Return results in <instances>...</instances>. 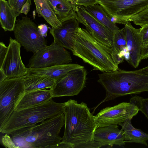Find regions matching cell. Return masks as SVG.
<instances>
[{
	"mask_svg": "<svg viewBox=\"0 0 148 148\" xmlns=\"http://www.w3.org/2000/svg\"><path fill=\"white\" fill-rule=\"evenodd\" d=\"M64 130L62 141L72 145L73 148H99L103 146L94 140L97 128L94 116L87 104L73 99L64 102Z\"/></svg>",
	"mask_w": 148,
	"mask_h": 148,
	"instance_id": "obj_1",
	"label": "cell"
},
{
	"mask_svg": "<svg viewBox=\"0 0 148 148\" xmlns=\"http://www.w3.org/2000/svg\"><path fill=\"white\" fill-rule=\"evenodd\" d=\"M62 114L47 119L39 124L17 130L5 134L8 147L54 148L62 138L60 136L64 125Z\"/></svg>",
	"mask_w": 148,
	"mask_h": 148,
	"instance_id": "obj_2",
	"label": "cell"
},
{
	"mask_svg": "<svg viewBox=\"0 0 148 148\" xmlns=\"http://www.w3.org/2000/svg\"><path fill=\"white\" fill-rule=\"evenodd\" d=\"M98 75V82L105 89L106 95L95 110L102 103L117 97L148 92V74L138 70L126 71L119 69Z\"/></svg>",
	"mask_w": 148,
	"mask_h": 148,
	"instance_id": "obj_3",
	"label": "cell"
},
{
	"mask_svg": "<svg viewBox=\"0 0 148 148\" xmlns=\"http://www.w3.org/2000/svg\"><path fill=\"white\" fill-rule=\"evenodd\" d=\"M73 55L102 72L116 71L119 68L112 55V50L99 42L86 29L79 27L73 50Z\"/></svg>",
	"mask_w": 148,
	"mask_h": 148,
	"instance_id": "obj_4",
	"label": "cell"
},
{
	"mask_svg": "<svg viewBox=\"0 0 148 148\" xmlns=\"http://www.w3.org/2000/svg\"><path fill=\"white\" fill-rule=\"evenodd\" d=\"M64 102L57 103L51 99L37 106L18 111L14 110L0 132L9 135L17 130L64 114Z\"/></svg>",
	"mask_w": 148,
	"mask_h": 148,
	"instance_id": "obj_5",
	"label": "cell"
},
{
	"mask_svg": "<svg viewBox=\"0 0 148 148\" xmlns=\"http://www.w3.org/2000/svg\"><path fill=\"white\" fill-rule=\"evenodd\" d=\"M24 77L6 78L0 82V130L25 93Z\"/></svg>",
	"mask_w": 148,
	"mask_h": 148,
	"instance_id": "obj_6",
	"label": "cell"
},
{
	"mask_svg": "<svg viewBox=\"0 0 148 148\" xmlns=\"http://www.w3.org/2000/svg\"><path fill=\"white\" fill-rule=\"evenodd\" d=\"M13 31L16 40L27 51L34 54L47 46L36 25L27 16L16 20Z\"/></svg>",
	"mask_w": 148,
	"mask_h": 148,
	"instance_id": "obj_7",
	"label": "cell"
},
{
	"mask_svg": "<svg viewBox=\"0 0 148 148\" xmlns=\"http://www.w3.org/2000/svg\"><path fill=\"white\" fill-rule=\"evenodd\" d=\"M97 0L108 15L117 18L125 24L148 8V0Z\"/></svg>",
	"mask_w": 148,
	"mask_h": 148,
	"instance_id": "obj_8",
	"label": "cell"
},
{
	"mask_svg": "<svg viewBox=\"0 0 148 148\" xmlns=\"http://www.w3.org/2000/svg\"><path fill=\"white\" fill-rule=\"evenodd\" d=\"M72 60L70 52L53 41L34 54L28 66L33 68H45L70 63Z\"/></svg>",
	"mask_w": 148,
	"mask_h": 148,
	"instance_id": "obj_9",
	"label": "cell"
},
{
	"mask_svg": "<svg viewBox=\"0 0 148 148\" xmlns=\"http://www.w3.org/2000/svg\"><path fill=\"white\" fill-rule=\"evenodd\" d=\"M87 75L84 67L73 70L62 76L49 89L53 97L78 95L86 86Z\"/></svg>",
	"mask_w": 148,
	"mask_h": 148,
	"instance_id": "obj_10",
	"label": "cell"
},
{
	"mask_svg": "<svg viewBox=\"0 0 148 148\" xmlns=\"http://www.w3.org/2000/svg\"><path fill=\"white\" fill-rule=\"evenodd\" d=\"M139 111L133 103L123 102L101 110L94 116V119L97 127L119 125L128 119H132Z\"/></svg>",
	"mask_w": 148,
	"mask_h": 148,
	"instance_id": "obj_11",
	"label": "cell"
},
{
	"mask_svg": "<svg viewBox=\"0 0 148 148\" xmlns=\"http://www.w3.org/2000/svg\"><path fill=\"white\" fill-rule=\"evenodd\" d=\"M75 11V18L85 26L87 31L99 42L112 49L114 33L98 21L83 6L76 5Z\"/></svg>",
	"mask_w": 148,
	"mask_h": 148,
	"instance_id": "obj_12",
	"label": "cell"
},
{
	"mask_svg": "<svg viewBox=\"0 0 148 148\" xmlns=\"http://www.w3.org/2000/svg\"><path fill=\"white\" fill-rule=\"evenodd\" d=\"M21 46L15 39L10 38L8 52L0 67L7 78L23 77L27 74V68L25 66L21 58Z\"/></svg>",
	"mask_w": 148,
	"mask_h": 148,
	"instance_id": "obj_13",
	"label": "cell"
},
{
	"mask_svg": "<svg viewBox=\"0 0 148 148\" xmlns=\"http://www.w3.org/2000/svg\"><path fill=\"white\" fill-rule=\"evenodd\" d=\"M79 23L75 18L62 23V25L60 27H52L50 30V33L53 38L54 41L59 45L72 51L79 27Z\"/></svg>",
	"mask_w": 148,
	"mask_h": 148,
	"instance_id": "obj_14",
	"label": "cell"
},
{
	"mask_svg": "<svg viewBox=\"0 0 148 148\" xmlns=\"http://www.w3.org/2000/svg\"><path fill=\"white\" fill-rule=\"evenodd\" d=\"M126 44L129 54L128 62L134 67H137L141 60L142 40L140 33V28L136 29L130 22L124 25Z\"/></svg>",
	"mask_w": 148,
	"mask_h": 148,
	"instance_id": "obj_15",
	"label": "cell"
},
{
	"mask_svg": "<svg viewBox=\"0 0 148 148\" xmlns=\"http://www.w3.org/2000/svg\"><path fill=\"white\" fill-rule=\"evenodd\" d=\"M118 125L97 127L94 134V140L103 146L115 145L124 147L126 143L123 132Z\"/></svg>",
	"mask_w": 148,
	"mask_h": 148,
	"instance_id": "obj_16",
	"label": "cell"
},
{
	"mask_svg": "<svg viewBox=\"0 0 148 148\" xmlns=\"http://www.w3.org/2000/svg\"><path fill=\"white\" fill-rule=\"evenodd\" d=\"M84 67L78 64L70 63L42 68H27L26 75L46 76L56 81L71 71Z\"/></svg>",
	"mask_w": 148,
	"mask_h": 148,
	"instance_id": "obj_17",
	"label": "cell"
},
{
	"mask_svg": "<svg viewBox=\"0 0 148 148\" xmlns=\"http://www.w3.org/2000/svg\"><path fill=\"white\" fill-rule=\"evenodd\" d=\"M52 98V94L49 89L25 92L17 104L14 110L18 111L41 104L48 101Z\"/></svg>",
	"mask_w": 148,
	"mask_h": 148,
	"instance_id": "obj_18",
	"label": "cell"
},
{
	"mask_svg": "<svg viewBox=\"0 0 148 148\" xmlns=\"http://www.w3.org/2000/svg\"><path fill=\"white\" fill-rule=\"evenodd\" d=\"M132 119H128L119 124L123 132L125 143H136L147 146L148 134L135 128L132 124Z\"/></svg>",
	"mask_w": 148,
	"mask_h": 148,
	"instance_id": "obj_19",
	"label": "cell"
},
{
	"mask_svg": "<svg viewBox=\"0 0 148 148\" xmlns=\"http://www.w3.org/2000/svg\"><path fill=\"white\" fill-rule=\"evenodd\" d=\"M57 16L62 23L75 18V4L65 0H47Z\"/></svg>",
	"mask_w": 148,
	"mask_h": 148,
	"instance_id": "obj_20",
	"label": "cell"
},
{
	"mask_svg": "<svg viewBox=\"0 0 148 148\" xmlns=\"http://www.w3.org/2000/svg\"><path fill=\"white\" fill-rule=\"evenodd\" d=\"M25 92L38 90L51 89L56 81L48 77L26 75L24 77Z\"/></svg>",
	"mask_w": 148,
	"mask_h": 148,
	"instance_id": "obj_21",
	"label": "cell"
},
{
	"mask_svg": "<svg viewBox=\"0 0 148 148\" xmlns=\"http://www.w3.org/2000/svg\"><path fill=\"white\" fill-rule=\"evenodd\" d=\"M36 12L39 16L42 17L52 27L57 28L62 24L58 19L47 0H33Z\"/></svg>",
	"mask_w": 148,
	"mask_h": 148,
	"instance_id": "obj_22",
	"label": "cell"
},
{
	"mask_svg": "<svg viewBox=\"0 0 148 148\" xmlns=\"http://www.w3.org/2000/svg\"><path fill=\"white\" fill-rule=\"evenodd\" d=\"M16 17L6 0H0V22L5 32L13 31Z\"/></svg>",
	"mask_w": 148,
	"mask_h": 148,
	"instance_id": "obj_23",
	"label": "cell"
},
{
	"mask_svg": "<svg viewBox=\"0 0 148 148\" xmlns=\"http://www.w3.org/2000/svg\"><path fill=\"white\" fill-rule=\"evenodd\" d=\"M84 7L98 21L108 28L114 34L120 29L116 24L111 21L109 15L100 5L97 4Z\"/></svg>",
	"mask_w": 148,
	"mask_h": 148,
	"instance_id": "obj_24",
	"label": "cell"
},
{
	"mask_svg": "<svg viewBox=\"0 0 148 148\" xmlns=\"http://www.w3.org/2000/svg\"><path fill=\"white\" fill-rule=\"evenodd\" d=\"M127 48L124 27L120 29L114 34L113 40L112 55L114 60L117 64L122 63L123 59L120 58L118 56L122 55L124 50Z\"/></svg>",
	"mask_w": 148,
	"mask_h": 148,
	"instance_id": "obj_25",
	"label": "cell"
},
{
	"mask_svg": "<svg viewBox=\"0 0 148 148\" xmlns=\"http://www.w3.org/2000/svg\"><path fill=\"white\" fill-rule=\"evenodd\" d=\"M130 102L136 105L139 111L148 119V98H144L136 95L130 99Z\"/></svg>",
	"mask_w": 148,
	"mask_h": 148,
	"instance_id": "obj_26",
	"label": "cell"
},
{
	"mask_svg": "<svg viewBox=\"0 0 148 148\" xmlns=\"http://www.w3.org/2000/svg\"><path fill=\"white\" fill-rule=\"evenodd\" d=\"M7 1L16 17L21 14V8L27 2L32 4L31 0H7Z\"/></svg>",
	"mask_w": 148,
	"mask_h": 148,
	"instance_id": "obj_27",
	"label": "cell"
},
{
	"mask_svg": "<svg viewBox=\"0 0 148 148\" xmlns=\"http://www.w3.org/2000/svg\"><path fill=\"white\" fill-rule=\"evenodd\" d=\"M140 28V33L142 43V49L148 45V25L141 27Z\"/></svg>",
	"mask_w": 148,
	"mask_h": 148,
	"instance_id": "obj_28",
	"label": "cell"
},
{
	"mask_svg": "<svg viewBox=\"0 0 148 148\" xmlns=\"http://www.w3.org/2000/svg\"><path fill=\"white\" fill-rule=\"evenodd\" d=\"M8 49L7 47L2 42H0V67L1 66L5 57Z\"/></svg>",
	"mask_w": 148,
	"mask_h": 148,
	"instance_id": "obj_29",
	"label": "cell"
},
{
	"mask_svg": "<svg viewBox=\"0 0 148 148\" xmlns=\"http://www.w3.org/2000/svg\"><path fill=\"white\" fill-rule=\"evenodd\" d=\"M97 4H98V2L97 0H78L75 4L85 6Z\"/></svg>",
	"mask_w": 148,
	"mask_h": 148,
	"instance_id": "obj_30",
	"label": "cell"
},
{
	"mask_svg": "<svg viewBox=\"0 0 148 148\" xmlns=\"http://www.w3.org/2000/svg\"><path fill=\"white\" fill-rule=\"evenodd\" d=\"M40 34L44 37L47 36L49 27L45 24H41L38 26Z\"/></svg>",
	"mask_w": 148,
	"mask_h": 148,
	"instance_id": "obj_31",
	"label": "cell"
},
{
	"mask_svg": "<svg viewBox=\"0 0 148 148\" xmlns=\"http://www.w3.org/2000/svg\"><path fill=\"white\" fill-rule=\"evenodd\" d=\"M31 4L27 1L22 6L21 12L20 14L23 13L25 15H27L30 10Z\"/></svg>",
	"mask_w": 148,
	"mask_h": 148,
	"instance_id": "obj_32",
	"label": "cell"
},
{
	"mask_svg": "<svg viewBox=\"0 0 148 148\" xmlns=\"http://www.w3.org/2000/svg\"><path fill=\"white\" fill-rule=\"evenodd\" d=\"M7 78L6 75L4 71L0 69V82Z\"/></svg>",
	"mask_w": 148,
	"mask_h": 148,
	"instance_id": "obj_33",
	"label": "cell"
},
{
	"mask_svg": "<svg viewBox=\"0 0 148 148\" xmlns=\"http://www.w3.org/2000/svg\"><path fill=\"white\" fill-rule=\"evenodd\" d=\"M138 70L141 72L148 74V66Z\"/></svg>",
	"mask_w": 148,
	"mask_h": 148,
	"instance_id": "obj_34",
	"label": "cell"
},
{
	"mask_svg": "<svg viewBox=\"0 0 148 148\" xmlns=\"http://www.w3.org/2000/svg\"><path fill=\"white\" fill-rule=\"evenodd\" d=\"M65 0L70 2L72 4L76 5L75 4V0Z\"/></svg>",
	"mask_w": 148,
	"mask_h": 148,
	"instance_id": "obj_35",
	"label": "cell"
},
{
	"mask_svg": "<svg viewBox=\"0 0 148 148\" xmlns=\"http://www.w3.org/2000/svg\"><path fill=\"white\" fill-rule=\"evenodd\" d=\"M78 0H75V4L76 3V2Z\"/></svg>",
	"mask_w": 148,
	"mask_h": 148,
	"instance_id": "obj_36",
	"label": "cell"
}]
</instances>
